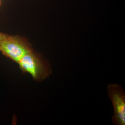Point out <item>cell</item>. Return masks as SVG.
Instances as JSON below:
<instances>
[{
	"label": "cell",
	"instance_id": "obj_4",
	"mask_svg": "<svg viewBox=\"0 0 125 125\" xmlns=\"http://www.w3.org/2000/svg\"><path fill=\"white\" fill-rule=\"evenodd\" d=\"M7 34H5L4 33L0 32V40H2L3 38H4L6 36H7Z\"/></svg>",
	"mask_w": 125,
	"mask_h": 125
},
{
	"label": "cell",
	"instance_id": "obj_3",
	"mask_svg": "<svg viewBox=\"0 0 125 125\" xmlns=\"http://www.w3.org/2000/svg\"><path fill=\"white\" fill-rule=\"evenodd\" d=\"M108 92L114 108L113 123L116 125H125V95L124 90L119 85L110 84L108 87Z\"/></svg>",
	"mask_w": 125,
	"mask_h": 125
},
{
	"label": "cell",
	"instance_id": "obj_2",
	"mask_svg": "<svg viewBox=\"0 0 125 125\" xmlns=\"http://www.w3.org/2000/svg\"><path fill=\"white\" fill-rule=\"evenodd\" d=\"M33 50L30 42L23 37L7 34L0 40V52L17 63L24 56Z\"/></svg>",
	"mask_w": 125,
	"mask_h": 125
},
{
	"label": "cell",
	"instance_id": "obj_5",
	"mask_svg": "<svg viewBox=\"0 0 125 125\" xmlns=\"http://www.w3.org/2000/svg\"><path fill=\"white\" fill-rule=\"evenodd\" d=\"M1 0H0V6H1Z\"/></svg>",
	"mask_w": 125,
	"mask_h": 125
},
{
	"label": "cell",
	"instance_id": "obj_1",
	"mask_svg": "<svg viewBox=\"0 0 125 125\" xmlns=\"http://www.w3.org/2000/svg\"><path fill=\"white\" fill-rule=\"evenodd\" d=\"M18 63L23 72L30 74L37 81L45 80L51 73L49 64L40 54L33 50L24 56Z\"/></svg>",
	"mask_w": 125,
	"mask_h": 125
}]
</instances>
